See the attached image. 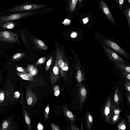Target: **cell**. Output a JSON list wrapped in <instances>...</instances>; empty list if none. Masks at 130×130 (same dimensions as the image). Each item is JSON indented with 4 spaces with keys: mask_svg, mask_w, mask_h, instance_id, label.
Segmentation results:
<instances>
[{
    "mask_svg": "<svg viewBox=\"0 0 130 130\" xmlns=\"http://www.w3.org/2000/svg\"><path fill=\"white\" fill-rule=\"evenodd\" d=\"M103 42L110 48L114 50L125 57H127V55L126 52L116 43L107 39L104 40Z\"/></svg>",
    "mask_w": 130,
    "mask_h": 130,
    "instance_id": "52a82bcc",
    "label": "cell"
},
{
    "mask_svg": "<svg viewBox=\"0 0 130 130\" xmlns=\"http://www.w3.org/2000/svg\"><path fill=\"white\" fill-rule=\"evenodd\" d=\"M119 91L118 88L116 86L115 88L114 92L113 103L116 106H118L120 101Z\"/></svg>",
    "mask_w": 130,
    "mask_h": 130,
    "instance_id": "7402d4cb",
    "label": "cell"
},
{
    "mask_svg": "<svg viewBox=\"0 0 130 130\" xmlns=\"http://www.w3.org/2000/svg\"><path fill=\"white\" fill-rule=\"evenodd\" d=\"M17 73L18 75L23 79L31 81L34 80L32 76L28 74L21 72H18Z\"/></svg>",
    "mask_w": 130,
    "mask_h": 130,
    "instance_id": "603a6c76",
    "label": "cell"
},
{
    "mask_svg": "<svg viewBox=\"0 0 130 130\" xmlns=\"http://www.w3.org/2000/svg\"><path fill=\"white\" fill-rule=\"evenodd\" d=\"M23 115L26 124L29 130H31V125L30 120L29 116V114L26 110L25 108L22 107Z\"/></svg>",
    "mask_w": 130,
    "mask_h": 130,
    "instance_id": "ac0fdd59",
    "label": "cell"
},
{
    "mask_svg": "<svg viewBox=\"0 0 130 130\" xmlns=\"http://www.w3.org/2000/svg\"><path fill=\"white\" fill-rule=\"evenodd\" d=\"M19 87L20 91V95H21L20 103L22 107H24L25 108L26 105L24 101L23 94V89L22 88V84L20 83Z\"/></svg>",
    "mask_w": 130,
    "mask_h": 130,
    "instance_id": "d4e9b609",
    "label": "cell"
},
{
    "mask_svg": "<svg viewBox=\"0 0 130 130\" xmlns=\"http://www.w3.org/2000/svg\"><path fill=\"white\" fill-rule=\"evenodd\" d=\"M85 124L86 129L91 130L92 127L93 118L91 113L87 110L85 116Z\"/></svg>",
    "mask_w": 130,
    "mask_h": 130,
    "instance_id": "9a60e30c",
    "label": "cell"
},
{
    "mask_svg": "<svg viewBox=\"0 0 130 130\" xmlns=\"http://www.w3.org/2000/svg\"><path fill=\"white\" fill-rule=\"evenodd\" d=\"M32 40L35 44L39 48L45 50L47 48V47L41 40L35 38H32Z\"/></svg>",
    "mask_w": 130,
    "mask_h": 130,
    "instance_id": "ffe728a7",
    "label": "cell"
},
{
    "mask_svg": "<svg viewBox=\"0 0 130 130\" xmlns=\"http://www.w3.org/2000/svg\"><path fill=\"white\" fill-rule=\"evenodd\" d=\"M87 0H78L77 8L80 9L86 4Z\"/></svg>",
    "mask_w": 130,
    "mask_h": 130,
    "instance_id": "f1b7e54d",
    "label": "cell"
},
{
    "mask_svg": "<svg viewBox=\"0 0 130 130\" xmlns=\"http://www.w3.org/2000/svg\"><path fill=\"white\" fill-rule=\"evenodd\" d=\"M0 40L9 43H16L19 41L18 34L10 31H0Z\"/></svg>",
    "mask_w": 130,
    "mask_h": 130,
    "instance_id": "8992f818",
    "label": "cell"
},
{
    "mask_svg": "<svg viewBox=\"0 0 130 130\" xmlns=\"http://www.w3.org/2000/svg\"><path fill=\"white\" fill-rule=\"evenodd\" d=\"M45 59L46 58L45 57L41 58L36 63V65L37 66L44 63L45 61Z\"/></svg>",
    "mask_w": 130,
    "mask_h": 130,
    "instance_id": "8d00e7d4",
    "label": "cell"
},
{
    "mask_svg": "<svg viewBox=\"0 0 130 130\" xmlns=\"http://www.w3.org/2000/svg\"><path fill=\"white\" fill-rule=\"evenodd\" d=\"M3 28L11 29L15 26V23L12 22H10L3 24L1 26Z\"/></svg>",
    "mask_w": 130,
    "mask_h": 130,
    "instance_id": "484cf974",
    "label": "cell"
},
{
    "mask_svg": "<svg viewBox=\"0 0 130 130\" xmlns=\"http://www.w3.org/2000/svg\"><path fill=\"white\" fill-rule=\"evenodd\" d=\"M25 54L23 53H19L14 54L12 57V59L14 61L18 60L25 55Z\"/></svg>",
    "mask_w": 130,
    "mask_h": 130,
    "instance_id": "83f0119b",
    "label": "cell"
},
{
    "mask_svg": "<svg viewBox=\"0 0 130 130\" xmlns=\"http://www.w3.org/2000/svg\"><path fill=\"white\" fill-rule=\"evenodd\" d=\"M125 0H115L119 9L120 10H121L124 1Z\"/></svg>",
    "mask_w": 130,
    "mask_h": 130,
    "instance_id": "d6a6232c",
    "label": "cell"
},
{
    "mask_svg": "<svg viewBox=\"0 0 130 130\" xmlns=\"http://www.w3.org/2000/svg\"><path fill=\"white\" fill-rule=\"evenodd\" d=\"M62 110L66 117L72 122L74 123L75 119L74 116L72 113L69 110L66 104L63 106Z\"/></svg>",
    "mask_w": 130,
    "mask_h": 130,
    "instance_id": "e0dca14e",
    "label": "cell"
},
{
    "mask_svg": "<svg viewBox=\"0 0 130 130\" xmlns=\"http://www.w3.org/2000/svg\"><path fill=\"white\" fill-rule=\"evenodd\" d=\"M50 105L48 104L46 107L44 113V116L45 119H47L48 118V114L49 111Z\"/></svg>",
    "mask_w": 130,
    "mask_h": 130,
    "instance_id": "e575fe53",
    "label": "cell"
},
{
    "mask_svg": "<svg viewBox=\"0 0 130 130\" xmlns=\"http://www.w3.org/2000/svg\"><path fill=\"white\" fill-rule=\"evenodd\" d=\"M127 97L128 102L129 104L130 103V95L129 94H127Z\"/></svg>",
    "mask_w": 130,
    "mask_h": 130,
    "instance_id": "7dc6e473",
    "label": "cell"
},
{
    "mask_svg": "<svg viewBox=\"0 0 130 130\" xmlns=\"http://www.w3.org/2000/svg\"><path fill=\"white\" fill-rule=\"evenodd\" d=\"M51 126L52 129L53 130H59L60 128L57 125L54 123H52L51 124Z\"/></svg>",
    "mask_w": 130,
    "mask_h": 130,
    "instance_id": "60d3db41",
    "label": "cell"
},
{
    "mask_svg": "<svg viewBox=\"0 0 130 130\" xmlns=\"http://www.w3.org/2000/svg\"><path fill=\"white\" fill-rule=\"evenodd\" d=\"M125 90L128 92H130V83L126 81L124 84Z\"/></svg>",
    "mask_w": 130,
    "mask_h": 130,
    "instance_id": "74e56055",
    "label": "cell"
},
{
    "mask_svg": "<svg viewBox=\"0 0 130 130\" xmlns=\"http://www.w3.org/2000/svg\"><path fill=\"white\" fill-rule=\"evenodd\" d=\"M15 112L3 120L0 125V130H17L18 124L15 121Z\"/></svg>",
    "mask_w": 130,
    "mask_h": 130,
    "instance_id": "277c9868",
    "label": "cell"
},
{
    "mask_svg": "<svg viewBox=\"0 0 130 130\" xmlns=\"http://www.w3.org/2000/svg\"><path fill=\"white\" fill-rule=\"evenodd\" d=\"M103 47L111 60L116 62L124 63L125 62V61L122 58L111 49L107 47L105 45H103Z\"/></svg>",
    "mask_w": 130,
    "mask_h": 130,
    "instance_id": "30bf717a",
    "label": "cell"
},
{
    "mask_svg": "<svg viewBox=\"0 0 130 130\" xmlns=\"http://www.w3.org/2000/svg\"><path fill=\"white\" fill-rule=\"evenodd\" d=\"M81 126H80V129L81 130H82L83 129V123H82V118L81 119Z\"/></svg>",
    "mask_w": 130,
    "mask_h": 130,
    "instance_id": "c3c4849f",
    "label": "cell"
},
{
    "mask_svg": "<svg viewBox=\"0 0 130 130\" xmlns=\"http://www.w3.org/2000/svg\"><path fill=\"white\" fill-rule=\"evenodd\" d=\"M53 60V57H51L47 61L45 68L46 71H47L49 68Z\"/></svg>",
    "mask_w": 130,
    "mask_h": 130,
    "instance_id": "d590c367",
    "label": "cell"
},
{
    "mask_svg": "<svg viewBox=\"0 0 130 130\" xmlns=\"http://www.w3.org/2000/svg\"><path fill=\"white\" fill-rule=\"evenodd\" d=\"M46 7V5L36 4H24L17 6L7 9L5 11L11 12H19L32 11Z\"/></svg>",
    "mask_w": 130,
    "mask_h": 130,
    "instance_id": "7a4b0ae2",
    "label": "cell"
},
{
    "mask_svg": "<svg viewBox=\"0 0 130 130\" xmlns=\"http://www.w3.org/2000/svg\"><path fill=\"white\" fill-rule=\"evenodd\" d=\"M126 128V125L124 120H122L118 124V129L119 130H125Z\"/></svg>",
    "mask_w": 130,
    "mask_h": 130,
    "instance_id": "4dcf8cb0",
    "label": "cell"
},
{
    "mask_svg": "<svg viewBox=\"0 0 130 130\" xmlns=\"http://www.w3.org/2000/svg\"><path fill=\"white\" fill-rule=\"evenodd\" d=\"M35 67L32 65H28L27 68V70L28 72V73H30L35 68Z\"/></svg>",
    "mask_w": 130,
    "mask_h": 130,
    "instance_id": "ab89813d",
    "label": "cell"
},
{
    "mask_svg": "<svg viewBox=\"0 0 130 130\" xmlns=\"http://www.w3.org/2000/svg\"><path fill=\"white\" fill-rule=\"evenodd\" d=\"M71 125L70 127L72 130H79V129L76 126V125L74 124L72 122H71Z\"/></svg>",
    "mask_w": 130,
    "mask_h": 130,
    "instance_id": "7bdbcfd3",
    "label": "cell"
},
{
    "mask_svg": "<svg viewBox=\"0 0 130 130\" xmlns=\"http://www.w3.org/2000/svg\"><path fill=\"white\" fill-rule=\"evenodd\" d=\"M36 12V11L17 12L8 15L0 16V25L8 22L18 20L34 15Z\"/></svg>",
    "mask_w": 130,
    "mask_h": 130,
    "instance_id": "3957f363",
    "label": "cell"
},
{
    "mask_svg": "<svg viewBox=\"0 0 130 130\" xmlns=\"http://www.w3.org/2000/svg\"><path fill=\"white\" fill-rule=\"evenodd\" d=\"M120 118L119 114L115 115L112 114L111 115L110 118L111 123H112L115 124L119 120Z\"/></svg>",
    "mask_w": 130,
    "mask_h": 130,
    "instance_id": "4316f807",
    "label": "cell"
},
{
    "mask_svg": "<svg viewBox=\"0 0 130 130\" xmlns=\"http://www.w3.org/2000/svg\"><path fill=\"white\" fill-rule=\"evenodd\" d=\"M21 35L22 39V41L23 43L25 45H26V39L24 33L23 31H22L21 32Z\"/></svg>",
    "mask_w": 130,
    "mask_h": 130,
    "instance_id": "b9f144b4",
    "label": "cell"
},
{
    "mask_svg": "<svg viewBox=\"0 0 130 130\" xmlns=\"http://www.w3.org/2000/svg\"><path fill=\"white\" fill-rule=\"evenodd\" d=\"M111 109L112 114H119L121 111V109L113 102H112L111 103Z\"/></svg>",
    "mask_w": 130,
    "mask_h": 130,
    "instance_id": "cb8c5ba5",
    "label": "cell"
},
{
    "mask_svg": "<svg viewBox=\"0 0 130 130\" xmlns=\"http://www.w3.org/2000/svg\"><path fill=\"white\" fill-rule=\"evenodd\" d=\"M53 90L54 95L56 96H58L60 93V88L59 86L56 85L53 87Z\"/></svg>",
    "mask_w": 130,
    "mask_h": 130,
    "instance_id": "836d02e7",
    "label": "cell"
},
{
    "mask_svg": "<svg viewBox=\"0 0 130 130\" xmlns=\"http://www.w3.org/2000/svg\"><path fill=\"white\" fill-rule=\"evenodd\" d=\"M59 74V69L57 59L56 57L54 64L50 77L51 84L52 86H53L57 81L60 79Z\"/></svg>",
    "mask_w": 130,
    "mask_h": 130,
    "instance_id": "9c48e42d",
    "label": "cell"
},
{
    "mask_svg": "<svg viewBox=\"0 0 130 130\" xmlns=\"http://www.w3.org/2000/svg\"><path fill=\"white\" fill-rule=\"evenodd\" d=\"M115 65L121 71L130 73V67L129 66L123 64V63L116 62Z\"/></svg>",
    "mask_w": 130,
    "mask_h": 130,
    "instance_id": "44dd1931",
    "label": "cell"
},
{
    "mask_svg": "<svg viewBox=\"0 0 130 130\" xmlns=\"http://www.w3.org/2000/svg\"><path fill=\"white\" fill-rule=\"evenodd\" d=\"M26 101L28 106L31 107L37 102V98L33 91L29 88L26 89Z\"/></svg>",
    "mask_w": 130,
    "mask_h": 130,
    "instance_id": "8fae6325",
    "label": "cell"
},
{
    "mask_svg": "<svg viewBox=\"0 0 130 130\" xmlns=\"http://www.w3.org/2000/svg\"><path fill=\"white\" fill-rule=\"evenodd\" d=\"M9 107L3 104L0 103V114L5 113L8 110Z\"/></svg>",
    "mask_w": 130,
    "mask_h": 130,
    "instance_id": "1f68e13d",
    "label": "cell"
},
{
    "mask_svg": "<svg viewBox=\"0 0 130 130\" xmlns=\"http://www.w3.org/2000/svg\"><path fill=\"white\" fill-rule=\"evenodd\" d=\"M38 72V70L35 67L28 74L32 76L36 75Z\"/></svg>",
    "mask_w": 130,
    "mask_h": 130,
    "instance_id": "f35d334b",
    "label": "cell"
},
{
    "mask_svg": "<svg viewBox=\"0 0 130 130\" xmlns=\"http://www.w3.org/2000/svg\"><path fill=\"white\" fill-rule=\"evenodd\" d=\"M129 4H130V0H126Z\"/></svg>",
    "mask_w": 130,
    "mask_h": 130,
    "instance_id": "f907efd6",
    "label": "cell"
},
{
    "mask_svg": "<svg viewBox=\"0 0 130 130\" xmlns=\"http://www.w3.org/2000/svg\"><path fill=\"white\" fill-rule=\"evenodd\" d=\"M87 94V91L85 87L83 84H82L79 87L78 91V95L81 111L82 108L86 100Z\"/></svg>",
    "mask_w": 130,
    "mask_h": 130,
    "instance_id": "4fadbf2b",
    "label": "cell"
},
{
    "mask_svg": "<svg viewBox=\"0 0 130 130\" xmlns=\"http://www.w3.org/2000/svg\"><path fill=\"white\" fill-rule=\"evenodd\" d=\"M121 10L122 11L120 13L123 14L126 16L130 30V4L123 5Z\"/></svg>",
    "mask_w": 130,
    "mask_h": 130,
    "instance_id": "2e32d148",
    "label": "cell"
},
{
    "mask_svg": "<svg viewBox=\"0 0 130 130\" xmlns=\"http://www.w3.org/2000/svg\"><path fill=\"white\" fill-rule=\"evenodd\" d=\"M37 129L38 130H43V127L42 124L39 122L37 126Z\"/></svg>",
    "mask_w": 130,
    "mask_h": 130,
    "instance_id": "ee69618b",
    "label": "cell"
},
{
    "mask_svg": "<svg viewBox=\"0 0 130 130\" xmlns=\"http://www.w3.org/2000/svg\"><path fill=\"white\" fill-rule=\"evenodd\" d=\"M96 1L103 15L113 25H115L116 24L114 18L108 5L104 0H96Z\"/></svg>",
    "mask_w": 130,
    "mask_h": 130,
    "instance_id": "5b68a950",
    "label": "cell"
},
{
    "mask_svg": "<svg viewBox=\"0 0 130 130\" xmlns=\"http://www.w3.org/2000/svg\"><path fill=\"white\" fill-rule=\"evenodd\" d=\"M121 75L125 78L126 81L130 82V73L126 72L121 71Z\"/></svg>",
    "mask_w": 130,
    "mask_h": 130,
    "instance_id": "f546056e",
    "label": "cell"
},
{
    "mask_svg": "<svg viewBox=\"0 0 130 130\" xmlns=\"http://www.w3.org/2000/svg\"><path fill=\"white\" fill-rule=\"evenodd\" d=\"M77 3L78 0H69V10L71 13H74L76 10Z\"/></svg>",
    "mask_w": 130,
    "mask_h": 130,
    "instance_id": "d6986e66",
    "label": "cell"
},
{
    "mask_svg": "<svg viewBox=\"0 0 130 130\" xmlns=\"http://www.w3.org/2000/svg\"><path fill=\"white\" fill-rule=\"evenodd\" d=\"M79 19L84 24H86L91 21L95 19V15L88 12L81 13L79 16Z\"/></svg>",
    "mask_w": 130,
    "mask_h": 130,
    "instance_id": "5bb4252c",
    "label": "cell"
},
{
    "mask_svg": "<svg viewBox=\"0 0 130 130\" xmlns=\"http://www.w3.org/2000/svg\"><path fill=\"white\" fill-rule=\"evenodd\" d=\"M111 98L109 97L107 100L103 107L102 114L107 123L110 124V118L112 114Z\"/></svg>",
    "mask_w": 130,
    "mask_h": 130,
    "instance_id": "ba28073f",
    "label": "cell"
},
{
    "mask_svg": "<svg viewBox=\"0 0 130 130\" xmlns=\"http://www.w3.org/2000/svg\"><path fill=\"white\" fill-rule=\"evenodd\" d=\"M17 70L21 72L25 73V70L24 69L20 67H18L17 69Z\"/></svg>",
    "mask_w": 130,
    "mask_h": 130,
    "instance_id": "f6af8a7d",
    "label": "cell"
},
{
    "mask_svg": "<svg viewBox=\"0 0 130 130\" xmlns=\"http://www.w3.org/2000/svg\"><path fill=\"white\" fill-rule=\"evenodd\" d=\"M128 119H129V122H130V116L129 115V116H128Z\"/></svg>",
    "mask_w": 130,
    "mask_h": 130,
    "instance_id": "816d5d0a",
    "label": "cell"
},
{
    "mask_svg": "<svg viewBox=\"0 0 130 130\" xmlns=\"http://www.w3.org/2000/svg\"><path fill=\"white\" fill-rule=\"evenodd\" d=\"M2 80V79L1 75V72H0V82Z\"/></svg>",
    "mask_w": 130,
    "mask_h": 130,
    "instance_id": "681fc988",
    "label": "cell"
},
{
    "mask_svg": "<svg viewBox=\"0 0 130 130\" xmlns=\"http://www.w3.org/2000/svg\"><path fill=\"white\" fill-rule=\"evenodd\" d=\"M77 36V34L75 32H74L72 33L71 35V37L72 38H74L76 37Z\"/></svg>",
    "mask_w": 130,
    "mask_h": 130,
    "instance_id": "bcb514c9",
    "label": "cell"
},
{
    "mask_svg": "<svg viewBox=\"0 0 130 130\" xmlns=\"http://www.w3.org/2000/svg\"><path fill=\"white\" fill-rule=\"evenodd\" d=\"M17 89L16 82L8 79L5 81L0 89V103L9 107L11 105V99L15 91Z\"/></svg>",
    "mask_w": 130,
    "mask_h": 130,
    "instance_id": "6da1fadb",
    "label": "cell"
},
{
    "mask_svg": "<svg viewBox=\"0 0 130 130\" xmlns=\"http://www.w3.org/2000/svg\"><path fill=\"white\" fill-rule=\"evenodd\" d=\"M77 62L75 77L79 85V87H80L82 82L85 80V75L84 69L82 68L80 62L77 60Z\"/></svg>",
    "mask_w": 130,
    "mask_h": 130,
    "instance_id": "7c38bea8",
    "label": "cell"
}]
</instances>
